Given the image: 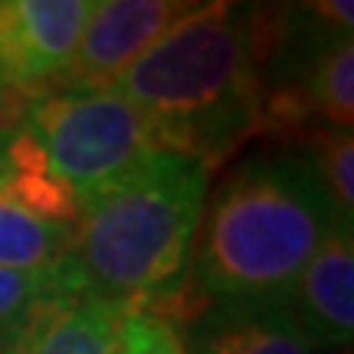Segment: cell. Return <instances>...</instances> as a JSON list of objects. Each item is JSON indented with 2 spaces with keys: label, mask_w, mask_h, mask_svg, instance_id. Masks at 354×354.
I'll return each instance as SVG.
<instances>
[{
  "label": "cell",
  "mask_w": 354,
  "mask_h": 354,
  "mask_svg": "<svg viewBox=\"0 0 354 354\" xmlns=\"http://www.w3.org/2000/svg\"><path fill=\"white\" fill-rule=\"evenodd\" d=\"M59 289H69L63 272H17L0 266V354Z\"/></svg>",
  "instance_id": "12"
},
{
  "label": "cell",
  "mask_w": 354,
  "mask_h": 354,
  "mask_svg": "<svg viewBox=\"0 0 354 354\" xmlns=\"http://www.w3.org/2000/svg\"><path fill=\"white\" fill-rule=\"evenodd\" d=\"M115 354H187L174 318L154 308H125L118 318Z\"/></svg>",
  "instance_id": "13"
},
{
  "label": "cell",
  "mask_w": 354,
  "mask_h": 354,
  "mask_svg": "<svg viewBox=\"0 0 354 354\" xmlns=\"http://www.w3.org/2000/svg\"><path fill=\"white\" fill-rule=\"evenodd\" d=\"M82 201L24 128H0V266L59 272L73 253Z\"/></svg>",
  "instance_id": "5"
},
{
  "label": "cell",
  "mask_w": 354,
  "mask_h": 354,
  "mask_svg": "<svg viewBox=\"0 0 354 354\" xmlns=\"http://www.w3.org/2000/svg\"><path fill=\"white\" fill-rule=\"evenodd\" d=\"M122 308L59 289L3 354H115Z\"/></svg>",
  "instance_id": "9"
},
{
  "label": "cell",
  "mask_w": 354,
  "mask_h": 354,
  "mask_svg": "<svg viewBox=\"0 0 354 354\" xmlns=\"http://www.w3.org/2000/svg\"><path fill=\"white\" fill-rule=\"evenodd\" d=\"M0 128H3V125H0Z\"/></svg>",
  "instance_id": "17"
},
{
  "label": "cell",
  "mask_w": 354,
  "mask_h": 354,
  "mask_svg": "<svg viewBox=\"0 0 354 354\" xmlns=\"http://www.w3.org/2000/svg\"><path fill=\"white\" fill-rule=\"evenodd\" d=\"M269 0H210L112 82L165 151L214 171L259 131Z\"/></svg>",
  "instance_id": "1"
},
{
  "label": "cell",
  "mask_w": 354,
  "mask_h": 354,
  "mask_svg": "<svg viewBox=\"0 0 354 354\" xmlns=\"http://www.w3.org/2000/svg\"><path fill=\"white\" fill-rule=\"evenodd\" d=\"M305 158L342 220L354 223V135L351 128H315L305 135Z\"/></svg>",
  "instance_id": "11"
},
{
  "label": "cell",
  "mask_w": 354,
  "mask_h": 354,
  "mask_svg": "<svg viewBox=\"0 0 354 354\" xmlns=\"http://www.w3.org/2000/svg\"><path fill=\"white\" fill-rule=\"evenodd\" d=\"M342 220L302 151L246 158L216 187L194 243V299L220 308L282 305Z\"/></svg>",
  "instance_id": "2"
},
{
  "label": "cell",
  "mask_w": 354,
  "mask_h": 354,
  "mask_svg": "<svg viewBox=\"0 0 354 354\" xmlns=\"http://www.w3.org/2000/svg\"><path fill=\"white\" fill-rule=\"evenodd\" d=\"M92 0H0V92L56 88L76 56Z\"/></svg>",
  "instance_id": "6"
},
{
  "label": "cell",
  "mask_w": 354,
  "mask_h": 354,
  "mask_svg": "<svg viewBox=\"0 0 354 354\" xmlns=\"http://www.w3.org/2000/svg\"><path fill=\"white\" fill-rule=\"evenodd\" d=\"M210 0H105L92 7L76 56L56 88H109L145 50Z\"/></svg>",
  "instance_id": "7"
},
{
  "label": "cell",
  "mask_w": 354,
  "mask_h": 354,
  "mask_svg": "<svg viewBox=\"0 0 354 354\" xmlns=\"http://www.w3.org/2000/svg\"><path fill=\"white\" fill-rule=\"evenodd\" d=\"M282 308L315 351L351 348L354 331V227H335L305 263Z\"/></svg>",
  "instance_id": "8"
},
{
  "label": "cell",
  "mask_w": 354,
  "mask_h": 354,
  "mask_svg": "<svg viewBox=\"0 0 354 354\" xmlns=\"http://www.w3.org/2000/svg\"><path fill=\"white\" fill-rule=\"evenodd\" d=\"M99 3H105V0H92V7H99Z\"/></svg>",
  "instance_id": "15"
},
{
  "label": "cell",
  "mask_w": 354,
  "mask_h": 354,
  "mask_svg": "<svg viewBox=\"0 0 354 354\" xmlns=\"http://www.w3.org/2000/svg\"><path fill=\"white\" fill-rule=\"evenodd\" d=\"M210 167L158 151L125 184L82 207L73 253L59 269L73 292L125 308L190 315L184 279L207 207Z\"/></svg>",
  "instance_id": "3"
},
{
  "label": "cell",
  "mask_w": 354,
  "mask_h": 354,
  "mask_svg": "<svg viewBox=\"0 0 354 354\" xmlns=\"http://www.w3.org/2000/svg\"><path fill=\"white\" fill-rule=\"evenodd\" d=\"M342 354H351V348H344V351H342Z\"/></svg>",
  "instance_id": "16"
},
{
  "label": "cell",
  "mask_w": 354,
  "mask_h": 354,
  "mask_svg": "<svg viewBox=\"0 0 354 354\" xmlns=\"http://www.w3.org/2000/svg\"><path fill=\"white\" fill-rule=\"evenodd\" d=\"M187 354H315V348L282 305H207L194 315Z\"/></svg>",
  "instance_id": "10"
},
{
  "label": "cell",
  "mask_w": 354,
  "mask_h": 354,
  "mask_svg": "<svg viewBox=\"0 0 354 354\" xmlns=\"http://www.w3.org/2000/svg\"><path fill=\"white\" fill-rule=\"evenodd\" d=\"M272 20L305 33H351L354 0H269Z\"/></svg>",
  "instance_id": "14"
},
{
  "label": "cell",
  "mask_w": 354,
  "mask_h": 354,
  "mask_svg": "<svg viewBox=\"0 0 354 354\" xmlns=\"http://www.w3.org/2000/svg\"><path fill=\"white\" fill-rule=\"evenodd\" d=\"M20 128L82 207L165 151L148 118L112 86L37 92L26 99Z\"/></svg>",
  "instance_id": "4"
}]
</instances>
